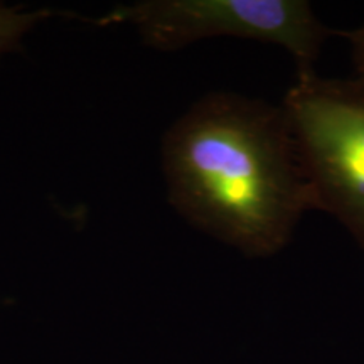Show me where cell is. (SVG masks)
<instances>
[{"label": "cell", "instance_id": "6da1fadb", "mask_svg": "<svg viewBox=\"0 0 364 364\" xmlns=\"http://www.w3.org/2000/svg\"><path fill=\"white\" fill-rule=\"evenodd\" d=\"M172 208L247 257L282 252L316 209L282 105L216 91L196 102L162 142Z\"/></svg>", "mask_w": 364, "mask_h": 364}, {"label": "cell", "instance_id": "7a4b0ae2", "mask_svg": "<svg viewBox=\"0 0 364 364\" xmlns=\"http://www.w3.org/2000/svg\"><path fill=\"white\" fill-rule=\"evenodd\" d=\"M280 105L314 206L334 216L364 250V86L297 73Z\"/></svg>", "mask_w": 364, "mask_h": 364}, {"label": "cell", "instance_id": "3957f363", "mask_svg": "<svg viewBox=\"0 0 364 364\" xmlns=\"http://www.w3.org/2000/svg\"><path fill=\"white\" fill-rule=\"evenodd\" d=\"M100 24H129L159 51H177L209 38L260 41L285 48L297 73H312L332 31L306 0H140L118 6Z\"/></svg>", "mask_w": 364, "mask_h": 364}, {"label": "cell", "instance_id": "277c9868", "mask_svg": "<svg viewBox=\"0 0 364 364\" xmlns=\"http://www.w3.org/2000/svg\"><path fill=\"white\" fill-rule=\"evenodd\" d=\"M53 12L48 9L26 11L22 7L7 6L0 2V58L4 54L16 51L24 36L33 31L39 22L51 17Z\"/></svg>", "mask_w": 364, "mask_h": 364}, {"label": "cell", "instance_id": "5b68a950", "mask_svg": "<svg viewBox=\"0 0 364 364\" xmlns=\"http://www.w3.org/2000/svg\"><path fill=\"white\" fill-rule=\"evenodd\" d=\"M332 34L341 36L351 46L354 65L353 78L364 86V24L353 31H332Z\"/></svg>", "mask_w": 364, "mask_h": 364}]
</instances>
